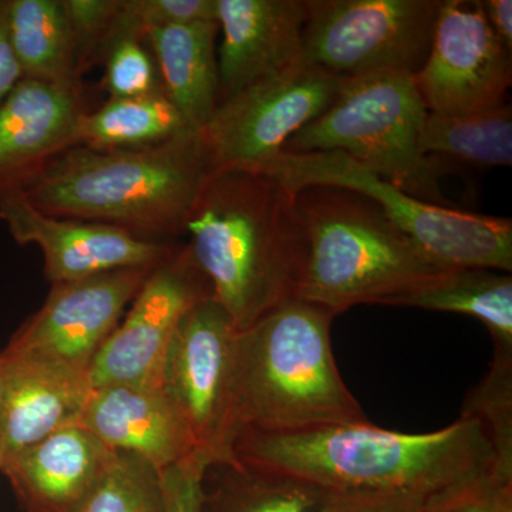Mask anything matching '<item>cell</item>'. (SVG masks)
I'll list each match as a JSON object with an SVG mask.
<instances>
[{
    "mask_svg": "<svg viewBox=\"0 0 512 512\" xmlns=\"http://www.w3.org/2000/svg\"><path fill=\"white\" fill-rule=\"evenodd\" d=\"M292 194L308 187H336L376 202L384 215L439 268L512 271V222L417 200L339 151L281 153L254 168Z\"/></svg>",
    "mask_w": 512,
    "mask_h": 512,
    "instance_id": "cell-7",
    "label": "cell"
},
{
    "mask_svg": "<svg viewBox=\"0 0 512 512\" xmlns=\"http://www.w3.org/2000/svg\"><path fill=\"white\" fill-rule=\"evenodd\" d=\"M393 306L461 313L483 322L494 340L495 355L512 356V278L491 269L443 272Z\"/></svg>",
    "mask_w": 512,
    "mask_h": 512,
    "instance_id": "cell-21",
    "label": "cell"
},
{
    "mask_svg": "<svg viewBox=\"0 0 512 512\" xmlns=\"http://www.w3.org/2000/svg\"><path fill=\"white\" fill-rule=\"evenodd\" d=\"M464 416L484 424L495 453V477L512 484V356L494 355L490 372L468 394Z\"/></svg>",
    "mask_w": 512,
    "mask_h": 512,
    "instance_id": "cell-27",
    "label": "cell"
},
{
    "mask_svg": "<svg viewBox=\"0 0 512 512\" xmlns=\"http://www.w3.org/2000/svg\"><path fill=\"white\" fill-rule=\"evenodd\" d=\"M101 60L106 67L104 89L110 99L163 92L157 64L143 37L116 33Z\"/></svg>",
    "mask_w": 512,
    "mask_h": 512,
    "instance_id": "cell-28",
    "label": "cell"
},
{
    "mask_svg": "<svg viewBox=\"0 0 512 512\" xmlns=\"http://www.w3.org/2000/svg\"><path fill=\"white\" fill-rule=\"evenodd\" d=\"M441 0H306L303 57L353 79L416 73L426 62Z\"/></svg>",
    "mask_w": 512,
    "mask_h": 512,
    "instance_id": "cell-9",
    "label": "cell"
},
{
    "mask_svg": "<svg viewBox=\"0 0 512 512\" xmlns=\"http://www.w3.org/2000/svg\"><path fill=\"white\" fill-rule=\"evenodd\" d=\"M232 451L237 466L295 477L333 497L406 498L427 508L495 477L488 431L464 414L426 434L397 433L369 420L299 431L244 430Z\"/></svg>",
    "mask_w": 512,
    "mask_h": 512,
    "instance_id": "cell-1",
    "label": "cell"
},
{
    "mask_svg": "<svg viewBox=\"0 0 512 512\" xmlns=\"http://www.w3.org/2000/svg\"><path fill=\"white\" fill-rule=\"evenodd\" d=\"M77 47L80 76L99 62L116 30L123 0H62Z\"/></svg>",
    "mask_w": 512,
    "mask_h": 512,
    "instance_id": "cell-30",
    "label": "cell"
},
{
    "mask_svg": "<svg viewBox=\"0 0 512 512\" xmlns=\"http://www.w3.org/2000/svg\"><path fill=\"white\" fill-rule=\"evenodd\" d=\"M0 386H2V367H0Z\"/></svg>",
    "mask_w": 512,
    "mask_h": 512,
    "instance_id": "cell-36",
    "label": "cell"
},
{
    "mask_svg": "<svg viewBox=\"0 0 512 512\" xmlns=\"http://www.w3.org/2000/svg\"><path fill=\"white\" fill-rule=\"evenodd\" d=\"M0 220L19 245L40 248L52 285L114 269L157 265L177 247L113 225L52 217L33 207L19 187L0 190Z\"/></svg>",
    "mask_w": 512,
    "mask_h": 512,
    "instance_id": "cell-14",
    "label": "cell"
},
{
    "mask_svg": "<svg viewBox=\"0 0 512 512\" xmlns=\"http://www.w3.org/2000/svg\"><path fill=\"white\" fill-rule=\"evenodd\" d=\"M79 424L109 450L134 454L161 473L197 453L160 387H93Z\"/></svg>",
    "mask_w": 512,
    "mask_h": 512,
    "instance_id": "cell-19",
    "label": "cell"
},
{
    "mask_svg": "<svg viewBox=\"0 0 512 512\" xmlns=\"http://www.w3.org/2000/svg\"><path fill=\"white\" fill-rule=\"evenodd\" d=\"M238 333L212 296L197 303L178 325L158 383L210 466L237 467L232 450Z\"/></svg>",
    "mask_w": 512,
    "mask_h": 512,
    "instance_id": "cell-8",
    "label": "cell"
},
{
    "mask_svg": "<svg viewBox=\"0 0 512 512\" xmlns=\"http://www.w3.org/2000/svg\"><path fill=\"white\" fill-rule=\"evenodd\" d=\"M413 80L426 110L440 116L507 104L512 52L494 35L480 0H441L429 55Z\"/></svg>",
    "mask_w": 512,
    "mask_h": 512,
    "instance_id": "cell-12",
    "label": "cell"
},
{
    "mask_svg": "<svg viewBox=\"0 0 512 512\" xmlns=\"http://www.w3.org/2000/svg\"><path fill=\"white\" fill-rule=\"evenodd\" d=\"M326 512H427V507L406 498L333 497Z\"/></svg>",
    "mask_w": 512,
    "mask_h": 512,
    "instance_id": "cell-33",
    "label": "cell"
},
{
    "mask_svg": "<svg viewBox=\"0 0 512 512\" xmlns=\"http://www.w3.org/2000/svg\"><path fill=\"white\" fill-rule=\"evenodd\" d=\"M214 173L198 133L156 146H74L26 181L25 197L57 218L99 222L140 238L184 235L188 215Z\"/></svg>",
    "mask_w": 512,
    "mask_h": 512,
    "instance_id": "cell-3",
    "label": "cell"
},
{
    "mask_svg": "<svg viewBox=\"0 0 512 512\" xmlns=\"http://www.w3.org/2000/svg\"><path fill=\"white\" fill-rule=\"evenodd\" d=\"M212 296L187 244L158 262L89 367L90 386L158 387L165 355L181 320Z\"/></svg>",
    "mask_w": 512,
    "mask_h": 512,
    "instance_id": "cell-11",
    "label": "cell"
},
{
    "mask_svg": "<svg viewBox=\"0 0 512 512\" xmlns=\"http://www.w3.org/2000/svg\"><path fill=\"white\" fill-rule=\"evenodd\" d=\"M480 5L494 35L512 52L511 0H480Z\"/></svg>",
    "mask_w": 512,
    "mask_h": 512,
    "instance_id": "cell-35",
    "label": "cell"
},
{
    "mask_svg": "<svg viewBox=\"0 0 512 512\" xmlns=\"http://www.w3.org/2000/svg\"><path fill=\"white\" fill-rule=\"evenodd\" d=\"M427 512H512V484L491 477L448 495Z\"/></svg>",
    "mask_w": 512,
    "mask_h": 512,
    "instance_id": "cell-32",
    "label": "cell"
},
{
    "mask_svg": "<svg viewBox=\"0 0 512 512\" xmlns=\"http://www.w3.org/2000/svg\"><path fill=\"white\" fill-rule=\"evenodd\" d=\"M210 467L195 453L163 471L165 512H202L204 478Z\"/></svg>",
    "mask_w": 512,
    "mask_h": 512,
    "instance_id": "cell-31",
    "label": "cell"
},
{
    "mask_svg": "<svg viewBox=\"0 0 512 512\" xmlns=\"http://www.w3.org/2000/svg\"><path fill=\"white\" fill-rule=\"evenodd\" d=\"M303 256L295 298L338 316L357 305L393 306L446 269L357 192L308 187L295 194Z\"/></svg>",
    "mask_w": 512,
    "mask_h": 512,
    "instance_id": "cell-5",
    "label": "cell"
},
{
    "mask_svg": "<svg viewBox=\"0 0 512 512\" xmlns=\"http://www.w3.org/2000/svg\"><path fill=\"white\" fill-rule=\"evenodd\" d=\"M79 512H165L163 473L134 454L111 450Z\"/></svg>",
    "mask_w": 512,
    "mask_h": 512,
    "instance_id": "cell-26",
    "label": "cell"
},
{
    "mask_svg": "<svg viewBox=\"0 0 512 512\" xmlns=\"http://www.w3.org/2000/svg\"><path fill=\"white\" fill-rule=\"evenodd\" d=\"M195 133L163 92L109 99L100 109L83 114L77 146L124 150L156 146Z\"/></svg>",
    "mask_w": 512,
    "mask_h": 512,
    "instance_id": "cell-23",
    "label": "cell"
},
{
    "mask_svg": "<svg viewBox=\"0 0 512 512\" xmlns=\"http://www.w3.org/2000/svg\"><path fill=\"white\" fill-rule=\"evenodd\" d=\"M218 32V22H195L146 36L165 97L195 133L207 126L218 106Z\"/></svg>",
    "mask_w": 512,
    "mask_h": 512,
    "instance_id": "cell-20",
    "label": "cell"
},
{
    "mask_svg": "<svg viewBox=\"0 0 512 512\" xmlns=\"http://www.w3.org/2000/svg\"><path fill=\"white\" fill-rule=\"evenodd\" d=\"M217 22V0H123L114 33L146 39L153 30Z\"/></svg>",
    "mask_w": 512,
    "mask_h": 512,
    "instance_id": "cell-29",
    "label": "cell"
},
{
    "mask_svg": "<svg viewBox=\"0 0 512 512\" xmlns=\"http://www.w3.org/2000/svg\"><path fill=\"white\" fill-rule=\"evenodd\" d=\"M427 113L412 73L345 79L328 110L298 131L281 153L339 151L417 200L451 207L440 185L450 165L419 148Z\"/></svg>",
    "mask_w": 512,
    "mask_h": 512,
    "instance_id": "cell-6",
    "label": "cell"
},
{
    "mask_svg": "<svg viewBox=\"0 0 512 512\" xmlns=\"http://www.w3.org/2000/svg\"><path fill=\"white\" fill-rule=\"evenodd\" d=\"M8 26L23 79L80 89L76 40L62 0H8Z\"/></svg>",
    "mask_w": 512,
    "mask_h": 512,
    "instance_id": "cell-22",
    "label": "cell"
},
{
    "mask_svg": "<svg viewBox=\"0 0 512 512\" xmlns=\"http://www.w3.org/2000/svg\"><path fill=\"white\" fill-rule=\"evenodd\" d=\"M202 512H326L333 495L295 477L242 466H211Z\"/></svg>",
    "mask_w": 512,
    "mask_h": 512,
    "instance_id": "cell-25",
    "label": "cell"
},
{
    "mask_svg": "<svg viewBox=\"0 0 512 512\" xmlns=\"http://www.w3.org/2000/svg\"><path fill=\"white\" fill-rule=\"evenodd\" d=\"M154 266L114 269L52 285L42 308L16 330L0 355L89 372Z\"/></svg>",
    "mask_w": 512,
    "mask_h": 512,
    "instance_id": "cell-13",
    "label": "cell"
},
{
    "mask_svg": "<svg viewBox=\"0 0 512 512\" xmlns=\"http://www.w3.org/2000/svg\"><path fill=\"white\" fill-rule=\"evenodd\" d=\"M22 80V69L10 42L8 0H0V104Z\"/></svg>",
    "mask_w": 512,
    "mask_h": 512,
    "instance_id": "cell-34",
    "label": "cell"
},
{
    "mask_svg": "<svg viewBox=\"0 0 512 512\" xmlns=\"http://www.w3.org/2000/svg\"><path fill=\"white\" fill-rule=\"evenodd\" d=\"M84 113L79 87L23 79L0 104V190L22 187L77 146Z\"/></svg>",
    "mask_w": 512,
    "mask_h": 512,
    "instance_id": "cell-16",
    "label": "cell"
},
{
    "mask_svg": "<svg viewBox=\"0 0 512 512\" xmlns=\"http://www.w3.org/2000/svg\"><path fill=\"white\" fill-rule=\"evenodd\" d=\"M345 79L303 59L221 101L200 136L212 171L254 170L318 119Z\"/></svg>",
    "mask_w": 512,
    "mask_h": 512,
    "instance_id": "cell-10",
    "label": "cell"
},
{
    "mask_svg": "<svg viewBox=\"0 0 512 512\" xmlns=\"http://www.w3.org/2000/svg\"><path fill=\"white\" fill-rule=\"evenodd\" d=\"M306 18V0H217L218 104L305 59Z\"/></svg>",
    "mask_w": 512,
    "mask_h": 512,
    "instance_id": "cell-15",
    "label": "cell"
},
{
    "mask_svg": "<svg viewBox=\"0 0 512 512\" xmlns=\"http://www.w3.org/2000/svg\"><path fill=\"white\" fill-rule=\"evenodd\" d=\"M333 318L318 305L292 298L239 330L237 437L244 430L299 431L367 421L333 357Z\"/></svg>",
    "mask_w": 512,
    "mask_h": 512,
    "instance_id": "cell-4",
    "label": "cell"
},
{
    "mask_svg": "<svg viewBox=\"0 0 512 512\" xmlns=\"http://www.w3.org/2000/svg\"><path fill=\"white\" fill-rule=\"evenodd\" d=\"M192 259L238 330L295 298L303 235L295 194L269 175L214 171L188 215Z\"/></svg>",
    "mask_w": 512,
    "mask_h": 512,
    "instance_id": "cell-2",
    "label": "cell"
},
{
    "mask_svg": "<svg viewBox=\"0 0 512 512\" xmlns=\"http://www.w3.org/2000/svg\"><path fill=\"white\" fill-rule=\"evenodd\" d=\"M110 453L77 423L3 458L0 473L26 512H79Z\"/></svg>",
    "mask_w": 512,
    "mask_h": 512,
    "instance_id": "cell-18",
    "label": "cell"
},
{
    "mask_svg": "<svg viewBox=\"0 0 512 512\" xmlns=\"http://www.w3.org/2000/svg\"><path fill=\"white\" fill-rule=\"evenodd\" d=\"M421 154L447 165L511 167V104L468 116L427 113L419 138Z\"/></svg>",
    "mask_w": 512,
    "mask_h": 512,
    "instance_id": "cell-24",
    "label": "cell"
},
{
    "mask_svg": "<svg viewBox=\"0 0 512 512\" xmlns=\"http://www.w3.org/2000/svg\"><path fill=\"white\" fill-rule=\"evenodd\" d=\"M0 461L79 423L89 375L57 363L0 355Z\"/></svg>",
    "mask_w": 512,
    "mask_h": 512,
    "instance_id": "cell-17",
    "label": "cell"
}]
</instances>
